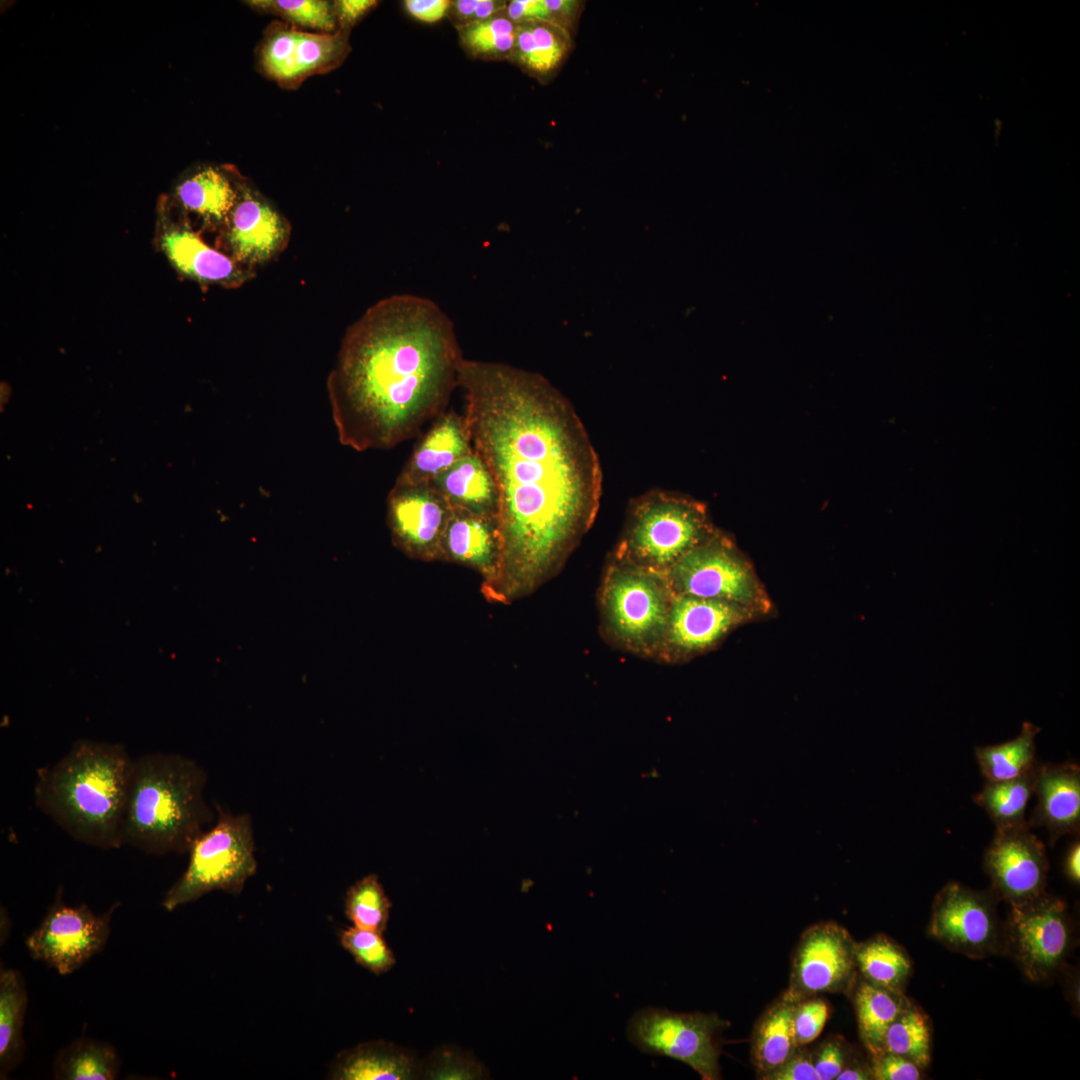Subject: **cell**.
<instances>
[{
	"mask_svg": "<svg viewBox=\"0 0 1080 1080\" xmlns=\"http://www.w3.org/2000/svg\"><path fill=\"white\" fill-rule=\"evenodd\" d=\"M458 387L499 495L500 571L483 594L508 604L556 576L592 527L601 465L573 406L541 375L464 358Z\"/></svg>",
	"mask_w": 1080,
	"mask_h": 1080,
	"instance_id": "obj_1",
	"label": "cell"
},
{
	"mask_svg": "<svg viewBox=\"0 0 1080 1080\" xmlns=\"http://www.w3.org/2000/svg\"><path fill=\"white\" fill-rule=\"evenodd\" d=\"M463 359L452 320L431 299L374 303L346 329L327 379L340 443L386 450L419 435L446 411Z\"/></svg>",
	"mask_w": 1080,
	"mask_h": 1080,
	"instance_id": "obj_2",
	"label": "cell"
},
{
	"mask_svg": "<svg viewBox=\"0 0 1080 1080\" xmlns=\"http://www.w3.org/2000/svg\"><path fill=\"white\" fill-rule=\"evenodd\" d=\"M133 760L123 744L78 740L37 770L35 805L74 840L118 849Z\"/></svg>",
	"mask_w": 1080,
	"mask_h": 1080,
	"instance_id": "obj_3",
	"label": "cell"
},
{
	"mask_svg": "<svg viewBox=\"0 0 1080 1080\" xmlns=\"http://www.w3.org/2000/svg\"><path fill=\"white\" fill-rule=\"evenodd\" d=\"M206 771L193 759L153 752L133 760L122 845L148 854L188 852L216 814L204 798Z\"/></svg>",
	"mask_w": 1080,
	"mask_h": 1080,
	"instance_id": "obj_4",
	"label": "cell"
},
{
	"mask_svg": "<svg viewBox=\"0 0 1080 1080\" xmlns=\"http://www.w3.org/2000/svg\"><path fill=\"white\" fill-rule=\"evenodd\" d=\"M675 595L666 573L612 551L598 591L601 636L616 649L654 659Z\"/></svg>",
	"mask_w": 1080,
	"mask_h": 1080,
	"instance_id": "obj_5",
	"label": "cell"
},
{
	"mask_svg": "<svg viewBox=\"0 0 1080 1080\" xmlns=\"http://www.w3.org/2000/svg\"><path fill=\"white\" fill-rule=\"evenodd\" d=\"M716 529L706 507L691 498L653 490L629 505L613 552L640 566L666 573Z\"/></svg>",
	"mask_w": 1080,
	"mask_h": 1080,
	"instance_id": "obj_6",
	"label": "cell"
},
{
	"mask_svg": "<svg viewBox=\"0 0 1080 1080\" xmlns=\"http://www.w3.org/2000/svg\"><path fill=\"white\" fill-rule=\"evenodd\" d=\"M215 810L214 826L193 842L185 872L163 898L168 911L215 890L239 894L257 870L251 816L234 815L218 803Z\"/></svg>",
	"mask_w": 1080,
	"mask_h": 1080,
	"instance_id": "obj_7",
	"label": "cell"
},
{
	"mask_svg": "<svg viewBox=\"0 0 1080 1080\" xmlns=\"http://www.w3.org/2000/svg\"><path fill=\"white\" fill-rule=\"evenodd\" d=\"M666 575L675 594L737 604L761 617L773 610L752 564L719 530L682 556Z\"/></svg>",
	"mask_w": 1080,
	"mask_h": 1080,
	"instance_id": "obj_8",
	"label": "cell"
},
{
	"mask_svg": "<svg viewBox=\"0 0 1080 1080\" xmlns=\"http://www.w3.org/2000/svg\"><path fill=\"white\" fill-rule=\"evenodd\" d=\"M729 1023L716 1013H679L644 1008L628 1023L627 1035L641 1052L685 1063L703 1080L721 1078V1034Z\"/></svg>",
	"mask_w": 1080,
	"mask_h": 1080,
	"instance_id": "obj_9",
	"label": "cell"
},
{
	"mask_svg": "<svg viewBox=\"0 0 1080 1080\" xmlns=\"http://www.w3.org/2000/svg\"><path fill=\"white\" fill-rule=\"evenodd\" d=\"M1005 952L1033 982L1051 978L1064 963L1071 947L1072 929L1065 902L1041 895L1011 906L1003 925Z\"/></svg>",
	"mask_w": 1080,
	"mask_h": 1080,
	"instance_id": "obj_10",
	"label": "cell"
},
{
	"mask_svg": "<svg viewBox=\"0 0 1080 1080\" xmlns=\"http://www.w3.org/2000/svg\"><path fill=\"white\" fill-rule=\"evenodd\" d=\"M118 905L114 903L102 915L86 904L69 906L60 886L40 925L26 938L30 955L61 975L73 973L104 948Z\"/></svg>",
	"mask_w": 1080,
	"mask_h": 1080,
	"instance_id": "obj_11",
	"label": "cell"
},
{
	"mask_svg": "<svg viewBox=\"0 0 1080 1080\" xmlns=\"http://www.w3.org/2000/svg\"><path fill=\"white\" fill-rule=\"evenodd\" d=\"M992 895L958 882L947 883L934 898L929 935L947 949L971 958L1005 951L1004 930Z\"/></svg>",
	"mask_w": 1080,
	"mask_h": 1080,
	"instance_id": "obj_12",
	"label": "cell"
},
{
	"mask_svg": "<svg viewBox=\"0 0 1080 1080\" xmlns=\"http://www.w3.org/2000/svg\"><path fill=\"white\" fill-rule=\"evenodd\" d=\"M856 942L835 922L817 923L802 934L792 961L788 989L782 995L791 1002L823 993H847L855 985Z\"/></svg>",
	"mask_w": 1080,
	"mask_h": 1080,
	"instance_id": "obj_13",
	"label": "cell"
},
{
	"mask_svg": "<svg viewBox=\"0 0 1080 1080\" xmlns=\"http://www.w3.org/2000/svg\"><path fill=\"white\" fill-rule=\"evenodd\" d=\"M762 618L737 604L676 594L654 660L687 662L716 648L738 627Z\"/></svg>",
	"mask_w": 1080,
	"mask_h": 1080,
	"instance_id": "obj_14",
	"label": "cell"
},
{
	"mask_svg": "<svg viewBox=\"0 0 1080 1080\" xmlns=\"http://www.w3.org/2000/svg\"><path fill=\"white\" fill-rule=\"evenodd\" d=\"M983 867L993 894L1010 906L1027 902L1045 892L1048 860L1043 842L1028 823L996 829L985 851Z\"/></svg>",
	"mask_w": 1080,
	"mask_h": 1080,
	"instance_id": "obj_15",
	"label": "cell"
},
{
	"mask_svg": "<svg viewBox=\"0 0 1080 1080\" xmlns=\"http://www.w3.org/2000/svg\"><path fill=\"white\" fill-rule=\"evenodd\" d=\"M452 512L431 484H394L387 498L391 540L406 556L440 561L442 538Z\"/></svg>",
	"mask_w": 1080,
	"mask_h": 1080,
	"instance_id": "obj_16",
	"label": "cell"
},
{
	"mask_svg": "<svg viewBox=\"0 0 1080 1080\" xmlns=\"http://www.w3.org/2000/svg\"><path fill=\"white\" fill-rule=\"evenodd\" d=\"M223 229L230 256L248 269L276 257L290 238L286 218L244 185H240L238 200Z\"/></svg>",
	"mask_w": 1080,
	"mask_h": 1080,
	"instance_id": "obj_17",
	"label": "cell"
},
{
	"mask_svg": "<svg viewBox=\"0 0 1080 1080\" xmlns=\"http://www.w3.org/2000/svg\"><path fill=\"white\" fill-rule=\"evenodd\" d=\"M440 561L459 564L482 576V593L497 580L501 563L498 518L452 507L445 529Z\"/></svg>",
	"mask_w": 1080,
	"mask_h": 1080,
	"instance_id": "obj_18",
	"label": "cell"
},
{
	"mask_svg": "<svg viewBox=\"0 0 1080 1080\" xmlns=\"http://www.w3.org/2000/svg\"><path fill=\"white\" fill-rule=\"evenodd\" d=\"M159 244L173 267L203 284L237 287L252 275L234 258L209 246L188 225L163 217Z\"/></svg>",
	"mask_w": 1080,
	"mask_h": 1080,
	"instance_id": "obj_19",
	"label": "cell"
},
{
	"mask_svg": "<svg viewBox=\"0 0 1080 1080\" xmlns=\"http://www.w3.org/2000/svg\"><path fill=\"white\" fill-rule=\"evenodd\" d=\"M1034 794L1037 805L1029 826L1044 827L1049 843L1080 829V768L1076 763L1037 764Z\"/></svg>",
	"mask_w": 1080,
	"mask_h": 1080,
	"instance_id": "obj_20",
	"label": "cell"
},
{
	"mask_svg": "<svg viewBox=\"0 0 1080 1080\" xmlns=\"http://www.w3.org/2000/svg\"><path fill=\"white\" fill-rule=\"evenodd\" d=\"M473 451L464 415L445 411L414 447L396 478L397 485L430 484L456 461Z\"/></svg>",
	"mask_w": 1080,
	"mask_h": 1080,
	"instance_id": "obj_21",
	"label": "cell"
},
{
	"mask_svg": "<svg viewBox=\"0 0 1080 1080\" xmlns=\"http://www.w3.org/2000/svg\"><path fill=\"white\" fill-rule=\"evenodd\" d=\"M329 1078L334 1080H412L421 1078L416 1054L391 1042L360 1043L340 1052L333 1060Z\"/></svg>",
	"mask_w": 1080,
	"mask_h": 1080,
	"instance_id": "obj_22",
	"label": "cell"
},
{
	"mask_svg": "<svg viewBox=\"0 0 1080 1080\" xmlns=\"http://www.w3.org/2000/svg\"><path fill=\"white\" fill-rule=\"evenodd\" d=\"M573 37L566 29L547 21L519 23L509 61L541 84H547L568 59L574 47Z\"/></svg>",
	"mask_w": 1080,
	"mask_h": 1080,
	"instance_id": "obj_23",
	"label": "cell"
},
{
	"mask_svg": "<svg viewBox=\"0 0 1080 1080\" xmlns=\"http://www.w3.org/2000/svg\"><path fill=\"white\" fill-rule=\"evenodd\" d=\"M430 484L452 507L498 518L499 495L495 481L489 468L474 449Z\"/></svg>",
	"mask_w": 1080,
	"mask_h": 1080,
	"instance_id": "obj_24",
	"label": "cell"
},
{
	"mask_svg": "<svg viewBox=\"0 0 1080 1080\" xmlns=\"http://www.w3.org/2000/svg\"><path fill=\"white\" fill-rule=\"evenodd\" d=\"M235 184L220 168L206 166L183 178L175 188L180 208L204 223L225 226L239 197Z\"/></svg>",
	"mask_w": 1080,
	"mask_h": 1080,
	"instance_id": "obj_25",
	"label": "cell"
},
{
	"mask_svg": "<svg viewBox=\"0 0 1080 1080\" xmlns=\"http://www.w3.org/2000/svg\"><path fill=\"white\" fill-rule=\"evenodd\" d=\"M853 1002L860 1039L873 1057L883 1051L884 1035L891 1023L910 1005L903 991L870 983L855 982Z\"/></svg>",
	"mask_w": 1080,
	"mask_h": 1080,
	"instance_id": "obj_26",
	"label": "cell"
},
{
	"mask_svg": "<svg viewBox=\"0 0 1080 1080\" xmlns=\"http://www.w3.org/2000/svg\"><path fill=\"white\" fill-rule=\"evenodd\" d=\"M794 1007V1002L781 996L755 1025L751 1057L760 1078L783 1064L799 1047L793 1027Z\"/></svg>",
	"mask_w": 1080,
	"mask_h": 1080,
	"instance_id": "obj_27",
	"label": "cell"
},
{
	"mask_svg": "<svg viewBox=\"0 0 1080 1080\" xmlns=\"http://www.w3.org/2000/svg\"><path fill=\"white\" fill-rule=\"evenodd\" d=\"M28 993L22 974L1 967L0 973V1078L6 1079L25 1053L23 1025Z\"/></svg>",
	"mask_w": 1080,
	"mask_h": 1080,
	"instance_id": "obj_28",
	"label": "cell"
},
{
	"mask_svg": "<svg viewBox=\"0 0 1080 1080\" xmlns=\"http://www.w3.org/2000/svg\"><path fill=\"white\" fill-rule=\"evenodd\" d=\"M349 52V32L317 33L299 29L290 52L285 88H295L312 75L337 68Z\"/></svg>",
	"mask_w": 1080,
	"mask_h": 1080,
	"instance_id": "obj_29",
	"label": "cell"
},
{
	"mask_svg": "<svg viewBox=\"0 0 1080 1080\" xmlns=\"http://www.w3.org/2000/svg\"><path fill=\"white\" fill-rule=\"evenodd\" d=\"M121 1061L107 1042L81 1037L63 1047L53 1063L57 1080H114L119 1077Z\"/></svg>",
	"mask_w": 1080,
	"mask_h": 1080,
	"instance_id": "obj_30",
	"label": "cell"
},
{
	"mask_svg": "<svg viewBox=\"0 0 1080 1080\" xmlns=\"http://www.w3.org/2000/svg\"><path fill=\"white\" fill-rule=\"evenodd\" d=\"M1040 730L1025 721L1015 738L1000 744L977 746L975 757L986 781L1016 779L1032 772L1037 765L1035 738Z\"/></svg>",
	"mask_w": 1080,
	"mask_h": 1080,
	"instance_id": "obj_31",
	"label": "cell"
},
{
	"mask_svg": "<svg viewBox=\"0 0 1080 1080\" xmlns=\"http://www.w3.org/2000/svg\"><path fill=\"white\" fill-rule=\"evenodd\" d=\"M855 962L864 980L898 991L904 990L912 972L907 952L885 935L856 943Z\"/></svg>",
	"mask_w": 1080,
	"mask_h": 1080,
	"instance_id": "obj_32",
	"label": "cell"
},
{
	"mask_svg": "<svg viewBox=\"0 0 1080 1080\" xmlns=\"http://www.w3.org/2000/svg\"><path fill=\"white\" fill-rule=\"evenodd\" d=\"M1035 770L1036 767L1032 772L1016 779L986 781L982 790L973 796L974 802L985 810L996 829L1028 823L1025 813L1034 794Z\"/></svg>",
	"mask_w": 1080,
	"mask_h": 1080,
	"instance_id": "obj_33",
	"label": "cell"
},
{
	"mask_svg": "<svg viewBox=\"0 0 1080 1080\" xmlns=\"http://www.w3.org/2000/svg\"><path fill=\"white\" fill-rule=\"evenodd\" d=\"M459 43L472 58L502 61L511 57L517 31L505 9L483 21L456 28Z\"/></svg>",
	"mask_w": 1080,
	"mask_h": 1080,
	"instance_id": "obj_34",
	"label": "cell"
},
{
	"mask_svg": "<svg viewBox=\"0 0 1080 1080\" xmlns=\"http://www.w3.org/2000/svg\"><path fill=\"white\" fill-rule=\"evenodd\" d=\"M882 1048L925 1070L931 1061V1027L926 1014L911 1002L888 1027Z\"/></svg>",
	"mask_w": 1080,
	"mask_h": 1080,
	"instance_id": "obj_35",
	"label": "cell"
},
{
	"mask_svg": "<svg viewBox=\"0 0 1080 1080\" xmlns=\"http://www.w3.org/2000/svg\"><path fill=\"white\" fill-rule=\"evenodd\" d=\"M390 909L391 902L375 874L364 876L347 890L345 913L354 926L383 933Z\"/></svg>",
	"mask_w": 1080,
	"mask_h": 1080,
	"instance_id": "obj_36",
	"label": "cell"
},
{
	"mask_svg": "<svg viewBox=\"0 0 1080 1080\" xmlns=\"http://www.w3.org/2000/svg\"><path fill=\"white\" fill-rule=\"evenodd\" d=\"M253 9L272 14L297 29L317 33H334L338 25L333 2L324 0H251L246 2Z\"/></svg>",
	"mask_w": 1080,
	"mask_h": 1080,
	"instance_id": "obj_37",
	"label": "cell"
},
{
	"mask_svg": "<svg viewBox=\"0 0 1080 1080\" xmlns=\"http://www.w3.org/2000/svg\"><path fill=\"white\" fill-rule=\"evenodd\" d=\"M421 1078L477 1080L489 1078V1071L473 1053L457 1046L442 1045L421 1061Z\"/></svg>",
	"mask_w": 1080,
	"mask_h": 1080,
	"instance_id": "obj_38",
	"label": "cell"
},
{
	"mask_svg": "<svg viewBox=\"0 0 1080 1080\" xmlns=\"http://www.w3.org/2000/svg\"><path fill=\"white\" fill-rule=\"evenodd\" d=\"M340 943L357 963L375 974L385 973L395 965V956L380 932L349 927L341 932Z\"/></svg>",
	"mask_w": 1080,
	"mask_h": 1080,
	"instance_id": "obj_39",
	"label": "cell"
},
{
	"mask_svg": "<svg viewBox=\"0 0 1080 1080\" xmlns=\"http://www.w3.org/2000/svg\"><path fill=\"white\" fill-rule=\"evenodd\" d=\"M829 1012L826 1001L816 996L795 1003L793 1027L798 1046L810 1043L819 1036Z\"/></svg>",
	"mask_w": 1080,
	"mask_h": 1080,
	"instance_id": "obj_40",
	"label": "cell"
},
{
	"mask_svg": "<svg viewBox=\"0 0 1080 1080\" xmlns=\"http://www.w3.org/2000/svg\"><path fill=\"white\" fill-rule=\"evenodd\" d=\"M584 8L581 0H534L531 18L558 25L574 36Z\"/></svg>",
	"mask_w": 1080,
	"mask_h": 1080,
	"instance_id": "obj_41",
	"label": "cell"
},
{
	"mask_svg": "<svg viewBox=\"0 0 1080 1080\" xmlns=\"http://www.w3.org/2000/svg\"><path fill=\"white\" fill-rule=\"evenodd\" d=\"M869 1062L873 1079L876 1080H919L924 1078V1069L895 1053L882 1051L870 1057Z\"/></svg>",
	"mask_w": 1080,
	"mask_h": 1080,
	"instance_id": "obj_42",
	"label": "cell"
},
{
	"mask_svg": "<svg viewBox=\"0 0 1080 1080\" xmlns=\"http://www.w3.org/2000/svg\"><path fill=\"white\" fill-rule=\"evenodd\" d=\"M502 0H452L446 17L455 28L488 19L504 10Z\"/></svg>",
	"mask_w": 1080,
	"mask_h": 1080,
	"instance_id": "obj_43",
	"label": "cell"
},
{
	"mask_svg": "<svg viewBox=\"0 0 1080 1080\" xmlns=\"http://www.w3.org/2000/svg\"><path fill=\"white\" fill-rule=\"evenodd\" d=\"M812 1056L820 1080H833L845 1067L850 1053L841 1039L833 1038L823 1042Z\"/></svg>",
	"mask_w": 1080,
	"mask_h": 1080,
	"instance_id": "obj_44",
	"label": "cell"
},
{
	"mask_svg": "<svg viewBox=\"0 0 1080 1080\" xmlns=\"http://www.w3.org/2000/svg\"><path fill=\"white\" fill-rule=\"evenodd\" d=\"M766 1080H820L811 1053L800 1048L779 1067L763 1075Z\"/></svg>",
	"mask_w": 1080,
	"mask_h": 1080,
	"instance_id": "obj_45",
	"label": "cell"
},
{
	"mask_svg": "<svg viewBox=\"0 0 1080 1080\" xmlns=\"http://www.w3.org/2000/svg\"><path fill=\"white\" fill-rule=\"evenodd\" d=\"M375 0H337L333 2V9L338 25V30L350 32L351 28L362 20L377 5Z\"/></svg>",
	"mask_w": 1080,
	"mask_h": 1080,
	"instance_id": "obj_46",
	"label": "cell"
},
{
	"mask_svg": "<svg viewBox=\"0 0 1080 1080\" xmlns=\"http://www.w3.org/2000/svg\"><path fill=\"white\" fill-rule=\"evenodd\" d=\"M449 0H405V11L414 19L435 23L447 15Z\"/></svg>",
	"mask_w": 1080,
	"mask_h": 1080,
	"instance_id": "obj_47",
	"label": "cell"
},
{
	"mask_svg": "<svg viewBox=\"0 0 1080 1080\" xmlns=\"http://www.w3.org/2000/svg\"><path fill=\"white\" fill-rule=\"evenodd\" d=\"M873 1079L870 1062L857 1058H849L845 1067L837 1076L836 1080H868Z\"/></svg>",
	"mask_w": 1080,
	"mask_h": 1080,
	"instance_id": "obj_48",
	"label": "cell"
},
{
	"mask_svg": "<svg viewBox=\"0 0 1080 1080\" xmlns=\"http://www.w3.org/2000/svg\"><path fill=\"white\" fill-rule=\"evenodd\" d=\"M1080 843L1079 839L1070 846L1064 860V873L1074 884L1080 881Z\"/></svg>",
	"mask_w": 1080,
	"mask_h": 1080,
	"instance_id": "obj_49",
	"label": "cell"
}]
</instances>
